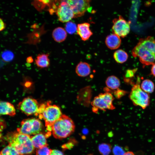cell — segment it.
<instances>
[{
	"instance_id": "6da1fadb",
	"label": "cell",
	"mask_w": 155,
	"mask_h": 155,
	"mask_svg": "<svg viewBox=\"0 0 155 155\" xmlns=\"http://www.w3.org/2000/svg\"><path fill=\"white\" fill-rule=\"evenodd\" d=\"M131 53L144 66L152 65L155 63V39L151 36L140 39Z\"/></svg>"
},
{
	"instance_id": "7a4b0ae2",
	"label": "cell",
	"mask_w": 155,
	"mask_h": 155,
	"mask_svg": "<svg viewBox=\"0 0 155 155\" xmlns=\"http://www.w3.org/2000/svg\"><path fill=\"white\" fill-rule=\"evenodd\" d=\"M6 140L17 150L20 155H31L34 152L31 136L17 131L9 132L6 135Z\"/></svg>"
},
{
	"instance_id": "3957f363",
	"label": "cell",
	"mask_w": 155,
	"mask_h": 155,
	"mask_svg": "<svg viewBox=\"0 0 155 155\" xmlns=\"http://www.w3.org/2000/svg\"><path fill=\"white\" fill-rule=\"evenodd\" d=\"M75 129V124L72 119L68 116L63 114L53 124L51 132L55 138L61 139L71 135Z\"/></svg>"
},
{
	"instance_id": "277c9868",
	"label": "cell",
	"mask_w": 155,
	"mask_h": 155,
	"mask_svg": "<svg viewBox=\"0 0 155 155\" xmlns=\"http://www.w3.org/2000/svg\"><path fill=\"white\" fill-rule=\"evenodd\" d=\"M141 80L137 77L136 83L133 85L129 98L134 105L145 109L149 105L150 97L149 94L144 91L140 87Z\"/></svg>"
},
{
	"instance_id": "5b68a950",
	"label": "cell",
	"mask_w": 155,
	"mask_h": 155,
	"mask_svg": "<svg viewBox=\"0 0 155 155\" xmlns=\"http://www.w3.org/2000/svg\"><path fill=\"white\" fill-rule=\"evenodd\" d=\"M114 99L113 96L110 92L105 91L99 94L91 102L92 111L97 113L99 110L105 111L115 109V107L113 103Z\"/></svg>"
},
{
	"instance_id": "8992f818",
	"label": "cell",
	"mask_w": 155,
	"mask_h": 155,
	"mask_svg": "<svg viewBox=\"0 0 155 155\" xmlns=\"http://www.w3.org/2000/svg\"><path fill=\"white\" fill-rule=\"evenodd\" d=\"M47 102L42 113L39 115L40 119L42 118L44 120L46 129L49 132L51 131L53 124L63 115L59 106Z\"/></svg>"
},
{
	"instance_id": "52a82bcc",
	"label": "cell",
	"mask_w": 155,
	"mask_h": 155,
	"mask_svg": "<svg viewBox=\"0 0 155 155\" xmlns=\"http://www.w3.org/2000/svg\"><path fill=\"white\" fill-rule=\"evenodd\" d=\"M21 126L17 131L30 136L42 133L43 126L39 119L34 118L24 119L21 122Z\"/></svg>"
},
{
	"instance_id": "ba28073f",
	"label": "cell",
	"mask_w": 155,
	"mask_h": 155,
	"mask_svg": "<svg viewBox=\"0 0 155 155\" xmlns=\"http://www.w3.org/2000/svg\"><path fill=\"white\" fill-rule=\"evenodd\" d=\"M40 106L38 102L31 97L24 98L17 105L18 108L27 116L36 115Z\"/></svg>"
},
{
	"instance_id": "9c48e42d",
	"label": "cell",
	"mask_w": 155,
	"mask_h": 155,
	"mask_svg": "<svg viewBox=\"0 0 155 155\" xmlns=\"http://www.w3.org/2000/svg\"><path fill=\"white\" fill-rule=\"evenodd\" d=\"M112 28L113 33L120 37L124 38L129 33L130 30L129 22L126 20L121 16L114 19L112 21Z\"/></svg>"
},
{
	"instance_id": "30bf717a",
	"label": "cell",
	"mask_w": 155,
	"mask_h": 155,
	"mask_svg": "<svg viewBox=\"0 0 155 155\" xmlns=\"http://www.w3.org/2000/svg\"><path fill=\"white\" fill-rule=\"evenodd\" d=\"M66 2L72 10L74 18L83 16L90 8L91 0H61Z\"/></svg>"
},
{
	"instance_id": "8fae6325",
	"label": "cell",
	"mask_w": 155,
	"mask_h": 155,
	"mask_svg": "<svg viewBox=\"0 0 155 155\" xmlns=\"http://www.w3.org/2000/svg\"><path fill=\"white\" fill-rule=\"evenodd\" d=\"M58 20L63 23L67 22L74 18L72 10L66 2L59 0V3L55 11Z\"/></svg>"
},
{
	"instance_id": "7c38bea8",
	"label": "cell",
	"mask_w": 155,
	"mask_h": 155,
	"mask_svg": "<svg viewBox=\"0 0 155 155\" xmlns=\"http://www.w3.org/2000/svg\"><path fill=\"white\" fill-rule=\"evenodd\" d=\"M90 26V24L87 22L79 24L77 25V33L84 41L88 40L93 34Z\"/></svg>"
},
{
	"instance_id": "4fadbf2b",
	"label": "cell",
	"mask_w": 155,
	"mask_h": 155,
	"mask_svg": "<svg viewBox=\"0 0 155 155\" xmlns=\"http://www.w3.org/2000/svg\"><path fill=\"white\" fill-rule=\"evenodd\" d=\"M46 134L42 132L31 136L32 144L35 148L38 149L48 146Z\"/></svg>"
},
{
	"instance_id": "5bb4252c",
	"label": "cell",
	"mask_w": 155,
	"mask_h": 155,
	"mask_svg": "<svg viewBox=\"0 0 155 155\" xmlns=\"http://www.w3.org/2000/svg\"><path fill=\"white\" fill-rule=\"evenodd\" d=\"M105 43L109 49L114 50L118 48L121 43L120 37L114 33L108 35L105 40Z\"/></svg>"
},
{
	"instance_id": "9a60e30c",
	"label": "cell",
	"mask_w": 155,
	"mask_h": 155,
	"mask_svg": "<svg viewBox=\"0 0 155 155\" xmlns=\"http://www.w3.org/2000/svg\"><path fill=\"white\" fill-rule=\"evenodd\" d=\"M0 114L14 116L16 114L14 106L9 102L0 101Z\"/></svg>"
},
{
	"instance_id": "2e32d148",
	"label": "cell",
	"mask_w": 155,
	"mask_h": 155,
	"mask_svg": "<svg viewBox=\"0 0 155 155\" xmlns=\"http://www.w3.org/2000/svg\"><path fill=\"white\" fill-rule=\"evenodd\" d=\"M91 67L89 64L86 62H80L76 66L75 71L79 76L85 77L89 75L91 72Z\"/></svg>"
},
{
	"instance_id": "e0dca14e",
	"label": "cell",
	"mask_w": 155,
	"mask_h": 155,
	"mask_svg": "<svg viewBox=\"0 0 155 155\" xmlns=\"http://www.w3.org/2000/svg\"><path fill=\"white\" fill-rule=\"evenodd\" d=\"M48 53L38 54L35 60L36 65L38 68H43L48 67L50 65V61Z\"/></svg>"
},
{
	"instance_id": "ac0fdd59",
	"label": "cell",
	"mask_w": 155,
	"mask_h": 155,
	"mask_svg": "<svg viewBox=\"0 0 155 155\" xmlns=\"http://www.w3.org/2000/svg\"><path fill=\"white\" fill-rule=\"evenodd\" d=\"M52 36L55 41L58 42H61L66 39L67 37V32L63 28L58 27L53 30Z\"/></svg>"
},
{
	"instance_id": "d6986e66",
	"label": "cell",
	"mask_w": 155,
	"mask_h": 155,
	"mask_svg": "<svg viewBox=\"0 0 155 155\" xmlns=\"http://www.w3.org/2000/svg\"><path fill=\"white\" fill-rule=\"evenodd\" d=\"M105 84L108 88L110 90H115L119 88L121 84L119 79L115 75L108 77L105 81Z\"/></svg>"
},
{
	"instance_id": "ffe728a7",
	"label": "cell",
	"mask_w": 155,
	"mask_h": 155,
	"mask_svg": "<svg viewBox=\"0 0 155 155\" xmlns=\"http://www.w3.org/2000/svg\"><path fill=\"white\" fill-rule=\"evenodd\" d=\"M113 58L118 63H123L127 60L128 55L124 51L120 49L116 51L113 54Z\"/></svg>"
},
{
	"instance_id": "44dd1931",
	"label": "cell",
	"mask_w": 155,
	"mask_h": 155,
	"mask_svg": "<svg viewBox=\"0 0 155 155\" xmlns=\"http://www.w3.org/2000/svg\"><path fill=\"white\" fill-rule=\"evenodd\" d=\"M142 89L146 92L149 94L152 93L154 90V85L151 80L146 79L142 81L140 84Z\"/></svg>"
},
{
	"instance_id": "7402d4cb",
	"label": "cell",
	"mask_w": 155,
	"mask_h": 155,
	"mask_svg": "<svg viewBox=\"0 0 155 155\" xmlns=\"http://www.w3.org/2000/svg\"><path fill=\"white\" fill-rule=\"evenodd\" d=\"M111 146L109 144L103 143L100 144L98 149L102 155H109L111 150Z\"/></svg>"
},
{
	"instance_id": "603a6c76",
	"label": "cell",
	"mask_w": 155,
	"mask_h": 155,
	"mask_svg": "<svg viewBox=\"0 0 155 155\" xmlns=\"http://www.w3.org/2000/svg\"><path fill=\"white\" fill-rule=\"evenodd\" d=\"M0 154L1 155H20L14 148L9 144L0 152Z\"/></svg>"
},
{
	"instance_id": "cb8c5ba5",
	"label": "cell",
	"mask_w": 155,
	"mask_h": 155,
	"mask_svg": "<svg viewBox=\"0 0 155 155\" xmlns=\"http://www.w3.org/2000/svg\"><path fill=\"white\" fill-rule=\"evenodd\" d=\"M65 30L69 34H73L77 31V26L74 23L69 21L66 24Z\"/></svg>"
},
{
	"instance_id": "d4e9b609",
	"label": "cell",
	"mask_w": 155,
	"mask_h": 155,
	"mask_svg": "<svg viewBox=\"0 0 155 155\" xmlns=\"http://www.w3.org/2000/svg\"><path fill=\"white\" fill-rule=\"evenodd\" d=\"M1 57L4 61L9 62L13 60L14 57V55L12 52L7 50L4 51L2 53Z\"/></svg>"
},
{
	"instance_id": "484cf974",
	"label": "cell",
	"mask_w": 155,
	"mask_h": 155,
	"mask_svg": "<svg viewBox=\"0 0 155 155\" xmlns=\"http://www.w3.org/2000/svg\"><path fill=\"white\" fill-rule=\"evenodd\" d=\"M51 150L48 146L36 149V155H50Z\"/></svg>"
},
{
	"instance_id": "4316f807",
	"label": "cell",
	"mask_w": 155,
	"mask_h": 155,
	"mask_svg": "<svg viewBox=\"0 0 155 155\" xmlns=\"http://www.w3.org/2000/svg\"><path fill=\"white\" fill-rule=\"evenodd\" d=\"M113 152L114 155H123L125 153L123 149L118 146H114L113 149Z\"/></svg>"
},
{
	"instance_id": "83f0119b",
	"label": "cell",
	"mask_w": 155,
	"mask_h": 155,
	"mask_svg": "<svg viewBox=\"0 0 155 155\" xmlns=\"http://www.w3.org/2000/svg\"><path fill=\"white\" fill-rule=\"evenodd\" d=\"M114 90V95L118 99L125 95L127 92L126 91L120 89L119 88Z\"/></svg>"
},
{
	"instance_id": "f1b7e54d",
	"label": "cell",
	"mask_w": 155,
	"mask_h": 155,
	"mask_svg": "<svg viewBox=\"0 0 155 155\" xmlns=\"http://www.w3.org/2000/svg\"><path fill=\"white\" fill-rule=\"evenodd\" d=\"M69 142L64 144L63 145V148H72L77 143V141L75 140L72 139L70 140Z\"/></svg>"
},
{
	"instance_id": "f546056e",
	"label": "cell",
	"mask_w": 155,
	"mask_h": 155,
	"mask_svg": "<svg viewBox=\"0 0 155 155\" xmlns=\"http://www.w3.org/2000/svg\"><path fill=\"white\" fill-rule=\"evenodd\" d=\"M136 70H128L125 74V77L127 78H132Z\"/></svg>"
},
{
	"instance_id": "4dcf8cb0",
	"label": "cell",
	"mask_w": 155,
	"mask_h": 155,
	"mask_svg": "<svg viewBox=\"0 0 155 155\" xmlns=\"http://www.w3.org/2000/svg\"><path fill=\"white\" fill-rule=\"evenodd\" d=\"M50 155H64L63 152L61 151L57 150H52Z\"/></svg>"
},
{
	"instance_id": "1f68e13d",
	"label": "cell",
	"mask_w": 155,
	"mask_h": 155,
	"mask_svg": "<svg viewBox=\"0 0 155 155\" xmlns=\"http://www.w3.org/2000/svg\"><path fill=\"white\" fill-rule=\"evenodd\" d=\"M6 123L4 119L0 117V131L5 127Z\"/></svg>"
},
{
	"instance_id": "d6a6232c",
	"label": "cell",
	"mask_w": 155,
	"mask_h": 155,
	"mask_svg": "<svg viewBox=\"0 0 155 155\" xmlns=\"http://www.w3.org/2000/svg\"><path fill=\"white\" fill-rule=\"evenodd\" d=\"M6 24L3 20L0 18V32L3 30L5 28Z\"/></svg>"
},
{
	"instance_id": "836d02e7",
	"label": "cell",
	"mask_w": 155,
	"mask_h": 155,
	"mask_svg": "<svg viewBox=\"0 0 155 155\" xmlns=\"http://www.w3.org/2000/svg\"><path fill=\"white\" fill-rule=\"evenodd\" d=\"M151 74L155 77V63L152 65L151 69Z\"/></svg>"
},
{
	"instance_id": "e575fe53",
	"label": "cell",
	"mask_w": 155,
	"mask_h": 155,
	"mask_svg": "<svg viewBox=\"0 0 155 155\" xmlns=\"http://www.w3.org/2000/svg\"><path fill=\"white\" fill-rule=\"evenodd\" d=\"M123 155H135L134 153L131 151H128L125 152Z\"/></svg>"
},
{
	"instance_id": "d590c367",
	"label": "cell",
	"mask_w": 155,
	"mask_h": 155,
	"mask_svg": "<svg viewBox=\"0 0 155 155\" xmlns=\"http://www.w3.org/2000/svg\"><path fill=\"white\" fill-rule=\"evenodd\" d=\"M0 155H1V154H0Z\"/></svg>"
}]
</instances>
